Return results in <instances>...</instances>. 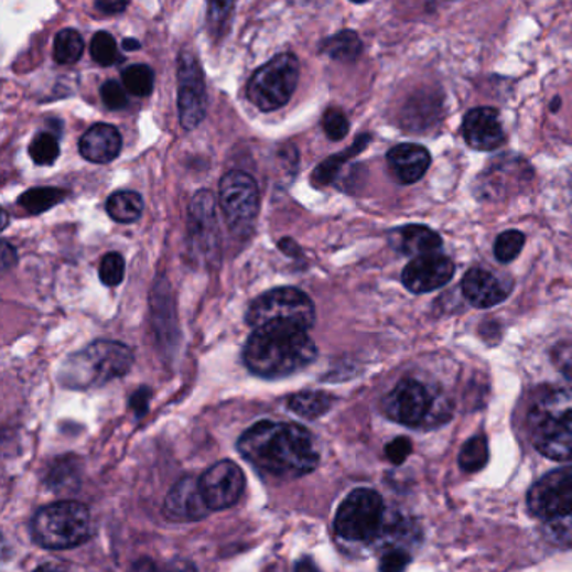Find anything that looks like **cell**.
I'll return each mask as SVG.
<instances>
[{"label":"cell","mask_w":572,"mask_h":572,"mask_svg":"<svg viewBox=\"0 0 572 572\" xmlns=\"http://www.w3.org/2000/svg\"><path fill=\"white\" fill-rule=\"evenodd\" d=\"M237 449L260 474L278 478L302 477L320 464L313 433L295 423H256L242 433Z\"/></svg>","instance_id":"cell-1"},{"label":"cell","mask_w":572,"mask_h":572,"mask_svg":"<svg viewBox=\"0 0 572 572\" xmlns=\"http://www.w3.org/2000/svg\"><path fill=\"white\" fill-rule=\"evenodd\" d=\"M317 356L310 331L292 323H271L252 331L244 348V363L253 375L285 378L307 368Z\"/></svg>","instance_id":"cell-2"},{"label":"cell","mask_w":572,"mask_h":572,"mask_svg":"<svg viewBox=\"0 0 572 572\" xmlns=\"http://www.w3.org/2000/svg\"><path fill=\"white\" fill-rule=\"evenodd\" d=\"M530 442L551 461H572V388H546L527 414Z\"/></svg>","instance_id":"cell-3"},{"label":"cell","mask_w":572,"mask_h":572,"mask_svg":"<svg viewBox=\"0 0 572 572\" xmlns=\"http://www.w3.org/2000/svg\"><path fill=\"white\" fill-rule=\"evenodd\" d=\"M134 355L120 341L99 339L74 353L61 366L60 381L69 390H89L130 371Z\"/></svg>","instance_id":"cell-4"},{"label":"cell","mask_w":572,"mask_h":572,"mask_svg":"<svg viewBox=\"0 0 572 572\" xmlns=\"http://www.w3.org/2000/svg\"><path fill=\"white\" fill-rule=\"evenodd\" d=\"M31 532L41 548L51 551L76 548L91 536V516L85 504L61 500L37 510Z\"/></svg>","instance_id":"cell-5"},{"label":"cell","mask_w":572,"mask_h":572,"mask_svg":"<svg viewBox=\"0 0 572 572\" xmlns=\"http://www.w3.org/2000/svg\"><path fill=\"white\" fill-rule=\"evenodd\" d=\"M385 414L401 425L422 429L442 425L452 410L417 379H403L384 400Z\"/></svg>","instance_id":"cell-6"},{"label":"cell","mask_w":572,"mask_h":572,"mask_svg":"<svg viewBox=\"0 0 572 572\" xmlns=\"http://www.w3.org/2000/svg\"><path fill=\"white\" fill-rule=\"evenodd\" d=\"M385 504L371 488H356L341 503L334 530L348 542H375L384 532Z\"/></svg>","instance_id":"cell-7"},{"label":"cell","mask_w":572,"mask_h":572,"mask_svg":"<svg viewBox=\"0 0 572 572\" xmlns=\"http://www.w3.org/2000/svg\"><path fill=\"white\" fill-rule=\"evenodd\" d=\"M246 321L253 330L271 323H292L310 331L316 321V307L301 289L276 288L250 302Z\"/></svg>","instance_id":"cell-8"},{"label":"cell","mask_w":572,"mask_h":572,"mask_svg":"<svg viewBox=\"0 0 572 572\" xmlns=\"http://www.w3.org/2000/svg\"><path fill=\"white\" fill-rule=\"evenodd\" d=\"M298 57L291 53L278 54L269 63L256 71L247 86L250 102L260 111H276L288 105L298 88Z\"/></svg>","instance_id":"cell-9"},{"label":"cell","mask_w":572,"mask_h":572,"mask_svg":"<svg viewBox=\"0 0 572 572\" xmlns=\"http://www.w3.org/2000/svg\"><path fill=\"white\" fill-rule=\"evenodd\" d=\"M218 201L234 233L250 230L259 214V188L249 173L240 170L225 173L218 188Z\"/></svg>","instance_id":"cell-10"},{"label":"cell","mask_w":572,"mask_h":572,"mask_svg":"<svg viewBox=\"0 0 572 572\" xmlns=\"http://www.w3.org/2000/svg\"><path fill=\"white\" fill-rule=\"evenodd\" d=\"M180 123L185 130L201 127L207 115V86L204 69L194 51L183 50L176 67Z\"/></svg>","instance_id":"cell-11"},{"label":"cell","mask_w":572,"mask_h":572,"mask_svg":"<svg viewBox=\"0 0 572 572\" xmlns=\"http://www.w3.org/2000/svg\"><path fill=\"white\" fill-rule=\"evenodd\" d=\"M529 510L539 519L552 520L572 514V465L552 471L530 487Z\"/></svg>","instance_id":"cell-12"},{"label":"cell","mask_w":572,"mask_h":572,"mask_svg":"<svg viewBox=\"0 0 572 572\" xmlns=\"http://www.w3.org/2000/svg\"><path fill=\"white\" fill-rule=\"evenodd\" d=\"M198 481L212 512L236 506L246 488V475L233 461L217 462Z\"/></svg>","instance_id":"cell-13"},{"label":"cell","mask_w":572,"mask_h":572,"mask_svg":"<svg viewBox=\"0 0 572 572\" xmlns=\"http://www.w3.org/2000/svg\"><path fill=\"white\" fill-rule=\"evenodd\" d=\"M188 239L197 253H202V257L211 262L214 257H218L220 236H218L214 195L208 190H201L190 202Z\"/></svg>","instance_id":"cell-14"},{"label":"cell","mask_w":572,"mask_h":572,"mask_svg":"<svg viewBox=\"0 0 572 572\" xmlns=\"http://www.w3.org/2000/svg\"><path fill=\"white\" fill-rule=\"evenodd\" d=\"M455 276V263L445 256H423L411 260L403 269L401 281L413 294H427L449 284Z\"/></svg>","instance_id":"cell-15"},{"label":"cell","mask_w":572,"mask_h":572,"mask_svg":"<svg viewBox=\"0 0 572 572\" xmlns=\"http://www.w3.org/2000/svg\"><path fill=\"white\" fill-rule=\"evenodd\" d=\"M462 133L468 147L478 151L497 150L506 140L499 111L487 106L471 109L465 115Z\"/></svg>","instance_id":"cell-16"},{"label":"cell","mask_w":572,"mask_h":572,"mask_svg":"<svg viewBox=\"0 0 572 572\" xmlns=\"http://www.w3.org/2000/svg\"><path fill=\"white\" fill-rule=\"evenodd\" d=\"M163 512L176 522H195L212 512L202 494L201 481L185 477L166 495Z\"/></svg>","instance_id":"cell-17"},{"label":"cell","mask_w":572,"mask_h":572,"mask_svg":"<svg viewBox=\"0 0 572 572\" xmlns=\"http://www.w3.org/2000/svg\"><path fill=\"white\" fill-rule=\"evenodd\" d=\"M509 291L510 288H507L503 279L481 267L471 269L462 281L464 298L467 299L471 306L477 307V310L497 306L500 302L506 301Z\"/></svg>","instance_id":"cell-18"},{"label":"cell","mask_w":572,"mask_h":572,"mask_svg":"<svg viewBox=\"0 0 572 572\" xmlns=\"http://www.w3.org/2000/svg\"><path fill=\"white\" fill-rule=\"evenodd\" d=\"M387 160L391 175L403 185H411L422 180L432 165L430 151L417 143L397 144L388 151Z\"/></svg>","instance_id":"cell-19"},{"label":"cell","mask_w":572,"mask_h":572,"mask_svg":"<svg viewBox=\"0 0 572 572\" xmlns=\"http://www.w3.org/2000/svg\"><path fill=\"white\" fill-rule=\"evenodd\" d=\"M123 147L120 131L112 125L98 123L89 128L79 140V153L91 163H111L118 159Z\"/></svg>","instance_id":"cell-20"},{"label":"cell","mask_w":572,"mask_h":572,"mask_svg":"<svg viewBox=\"0 0 572 572\" xmlns=\"http://www.w3.org/2000/svg\"><path fill=\"white\" fill-rule=\"evenodd\" d=\"M388 242L397 252L413 259L432 256L436 250L442 249V237L425 225H404L395 228L388 236Z\"/></svg>","instance_id":"cell-21"},{"label":"cell","mask_w":572,"mask_h":572,"mask_svg":"<svg viewBox=\"0 0 572 572\" xmlns=\"http://www.w3.org/2000/svg\"><path fill=\"white\" fill-rule=\"evenodd\" d=\"M321 54L341 63H352L363 53V43L355 31H341L323 41Z\"/></svg>","instance_id":"cell-22"},{"label":"cell","mask_w":572,"mask_h":572,"mask_svg":"<svg viewBox=\"0 0 572 572\" xmlns=\"http://www.w3.org/2000/svg\"><path fill=\"white\" fill-rule=\"evenodd\" d=\"M334 397L324 391H301V393L292 395L288 400L289 410L294 411L301 418L306 420H316L331 410L334 404Z\"/></svg>","instance_id":"cell-23"},{"label":"cell","mask_w":572,"mask_h":572,"mask_svg":"<svg viewBox=\"0 0 572 572\" xmlns=\"http://www.w3.org/2000/svg\"><path fill=\"white\" fill-rule=\"evenodd\" d=\"M143 198L137 192L123 190V192H115L106 202V211L109 217L120 224H133L143 214Z\"/></svg>","instance_id":"cell-24"},{"label":"cell","mask_w":572,"mask_h":572,"mask_svg":"<svg viewBox=\"0 0 572 572\" xmlns=\"http://www.w3.org/2000/svg\"><path fill=\"white\" fill-rule=\"evenodd\" d=\"M66 197V190L53 188V186H37V188L24 192L19 197V205L29 215H40L53 208L54 205H60Z\"/></svg>","instance_id":"cell-25"},{"label":"cell","mask_w":572,"mask_h":572,"mask_svg":"<svg viewBox=\"0 0 572 572\" xmlns=\"http://www.w3.org/2000/svg\"><path fill=\"white\" fill-rule=\"evenodd\" d=\"M369 141H371L369 134H361V137L355 141V144H353L349 150H346L345 153L331 157L326 162L321 163V165L317 166L316 172H314V183H316L317 186L330 185V183L336 179L337 173H339L341 166L345 165V163L348 162L349 159H353V157L361 153Z\"/></svg>","instance_id":"cell-26"},{"label":"cell","mask_w":572,"mask_h":572,"mask_svg":"<svg viewBox=\"0 0 572 572\" xmlns=\"http://www.w3.org/2000/svg\"><path fill=\"white\" fill-rule=\"evenodd\" d=\"M85 51L83 35L76 29H63L54 40V60L60 64H74L82 60Z\"/></svg>","instance_id":"cell-27"},{"label":"cell","mask_w":572,"mask_h":572,"mask_svg":"<svg viewBox=\"0 0 572 572\" xmlns=\"http://www.w3.org/2000/svg\"><path fill=\"white\" fill-rule=\"evenodd\" d=\"M121 79H123L125 89L130 95L138 96V98L150 96L153 93V88H155V73L147 64L128 66L121 73Z\"/></svg>","instance_id":"cell-28"},{"label":"cell","mask_w":572,"mask_h":572,"mask_svg":"<svg viewBox=\"0 0 572 572\" xmlns=\"http://www.w3.org/2000/svg\"><path fill=\"white\" fill-rule=\"evenodd\" d=\"M488 462V442L484 435L472 436L462 446L461 456H458V464L462 471L467 474H475L482 471Z\"/></svg>","instance_id":"cell-29"},{"label":"cell","mask_w":572,"mask_h":572,"mask_svg":"<svg viewBox=\"0 0 572 572\" xmlns=\"http://www.w3.org/2000/svg\"><path fill=\"white\" fill-rule=\"evenodd\" d=\"M60 141L53 133H37L29 144V155L35 165H53L60 159Z\"/></svg>","instance_id":"cell-30"},{"label":"cell","mask_w":572,"mask_h":572,"mask_svg":"<svg viewBox=\"0 0 572 572\" xmlns=\"http://www.w3.org/2000/svg\"><path fill=\"white\" fill-rule=\"evenodd\" d=\"M89 50H91L93 60H95V63H98L99 66H112V64H117L118 61H120L117 40H115L109 32H96V34L93 35L91 47H89Z\"/></svg>","instance_id":"cell-31"},{"label":"cell","mask_w":572,"mask_h":572,"mask_svg":"<svg viewBox=\"0 0 572 572\" xmlns=\"http://www.w3.org/2000/svg\"><path fill=\"white\" fill-rule=\"evenodd\" d=\"M524 244H526V236L522 233H519V230H506L495 240V259L503 263L512 262L522 252Z\"/></svg>","instance_id":"cell-32"},{"label":"cell","mask_w":572,"mask_h":572,"mask_svg":"<svg viewBox=\"0 0 572 572\" xmlns=\"http://www.w3.org/2000/svg\"><path fill=\"white\" fill-rule=\"evenodd\" d=\"M99 279L108 288H117L125 279V259L121 253L109 252L102 257L99 266Z\"/></svg>","instance_id":"cell-33"},{"label":"cell","mask_w":572,"mask_h":572,"mask_svg":"<svg viewBox=\"0 0 572 572\" xmlns=\"http://www.w3.org/2000/svg\"><path fill=\"white\" fill-rule=\"evenodd\" d=\"M323 128L330 140L339 141L349 133V121L341 109L330 108L324 112Z\"/></svg>","instance_id":"cell-34"},{"label":"cell","mask_w":572,"mask_h":572,"mask_svg":"<svg viewBox=\"0 0 572 572\" xmlns=\"http://www.w3.org/2000/svg\"><path fill=\"white\" fill-rule=\"evenodd\" d=\"M546 538L555 546H572V514L546 522Z\"/></svg>","instance_id":"cell-35"},{"label":"cell","mask_w":572,"mask_h":572,"mask_svg":"<svg viewBox=\"0 0 572 572\" xmlns=\"http://www.w3.org/2000/svg\"><path fill=\"white\" fill-rule=\"evenodd\" d=\"M411 562V554L403 548L385 549L379 559V571L403 572Z\"/></svg>","instance_id":"cell-36"},{"label":"cell","mask_w":572,"mask_h":572,"mask_svg":"<svg viewBox=\"0 0 572 572\" xmlns=\"http://www.w3.org/2000/svg\"><path fill=\"white\" fill-rule=\"evenodd\" d=\"M102 105L112 111L125 109L128 106V91L125 86L118 82H106L101 86Z\"/></svg>","instance_id":"cell-37"},{"label":"cell","mask_w":572,"mask_h":572,"mask_svg":"<svg viewBox=\"0 0 572 572\" xmlns=\"http://www.w3.org/2000/svg\"><path fill=\"white\" fill-rule=\"evenodd\" d=\"M234 8L236 4H227V2H211L208 4V25H211V31L218 34V32L224 31L225 25H227L228 19L233 15Z\"/></svg>","instance_id":"cell-38"},{"label":"cell","mask_w":572,"mask_h":572,"mask_svg":"<svg viewBox=\"0 0 572 572\" xmlns=\"http://www.w3.org/2000/svg\"><path fill=\"white\" fill-rule=\"evenodd\" d=\"M552 359L565 378H572V343L555 346Z\"/></svg>","instance_id":"cell-39"},{"label":"cell","mask_w":572,"mask_h":572,"mask_svg":"<svg viewBox=\"0 0 572 572\" xmlns=\"http://www.w3.org/2000/svg\"><path fill=\"white\" fill-rule=\"evenodd\" d=\"M411 453V442L404 436L395 439L393 442L387 445V456L393 462L395 465L403 464L407 461L408 455Z\"/></svg>","instance_id":"cell-40"},{"label":"cell","mask_w":572,"mask_h":572,"mask_svg":"<svg viewBox=\"0 0 572 572\" xmlns=\"http://www.w3.org/2000/svg\"><path fill=\"white\" fill-rule=\"evenodd\" d=\"M128 6H130V2H121V0H99V2H96L95 8L101 11L102 14L115 15L127 11Z\"/></svg>","instance_id":"cell-41"},{"label":"cell","mask_w":572,"mask_h":572,"mask_svg":"<svg viewBox=\"0 0 572 572\" xmlns=\"http://www.w3.org/2000/svg\"><path fill=\"white\" fill-rule=\"evenodd\" d=\"M15 263H18V252H15L14 247L9 242L2 244V269H4V272L12 269Z\"/></svg>","instance_id":"cell-42"},{"label":"cell","mask_w":572,"mask_h":572,"mask_svg":"<svg viewBox=\"0 0 572 572\" xmlns=\"http://www.w3.org/2000/svg\"><path fill=\"white\" fill-rule=\"evenodd\" d=\"M148 400H150V390L148 388H141L138 393L133 395V408L138 417H141L148 410Z\"/></svg>","instance_id":"cell-43"},{"label":"cell","mask_w":572,"mask_h":572,"mask_svg":"<svg viewBox=\"0 0 572 572\" xmlns=\"http://www.w3.org/2000/svg\"><path fill=\"white\" fill-rule=\"evenodd\" d=\"M294 572H321V571H320V569L316 568V564H314V562L311 561V559L304 558L298 562V565H295Z\"/></svg>","instance_id":"cell-44"},{"label":"cell","mask_w":572,"mask_h":572,"mask_svg":"<svg viewBox=\"0 0 572 572\" xmlns=\"http://www.w3.org/2000/svg\"><path fill=\"white\" fill-rule=\"evenodd\" d=\"M34 572H67L66 569L61 568L56 564H44L41 568L35 569Z\"/></svg>","instance_id":"cell-45"},{"label":"cell","mask_w":572,"mask_h":572,"mask_svg":"<svg viewBox=\"0 0 572 572\" xmlns=\"http://www.w3.org/2000/svg\"><path fill=\"white\" fill-rule=\"evenodd\" d=\"M141 44L138 43L137 40H131V37H128V40L123 41V50L125 51H137L140 50Z\"/></svg>","instance_id":"cell-46"},{"label":"cell","mask_w":572,"mask_h":572,"mask_svg":"<svg viewBox=\"0 0 572 572\" xmlns=\"http://www.w3.org/2000/svg\"><path fill=\"white\" fill-rule=\"evenodd\" d=\"M266 572H282L281 568H278V565H272V568L267 569Z\"/></svg>","instance_id":"cell-47"},{"label":"cell","mask_w":572,"mask_h":572,"mask_svg":"<svg viewBox=\"0 0 572 572\" xmlns=\"http://www.w3.org/2000/svg\"><path fill=\"white\" fill-rule=\"evenodd\" d=\"M2 215H4V224H2V228H6V227H8V214H6V212H4V214H2Z\"/></svg>","instance_id":"cell-48"}]
</instances>
